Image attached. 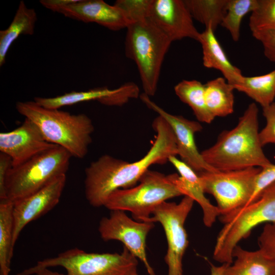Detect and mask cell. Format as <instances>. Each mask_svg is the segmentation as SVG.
<instances>
[{
    "label": "cell",
    "instance_id": "cell-1",
    "mask_svg": "<svg viewBox=\"0 0 275 275\" xmlns=\"http://www.w3.org/2000/svg\"><path fill=\"white\" fill-rule=\"evenodd\" d=\"M152 125L156 132L155 140L140 160L129 162L105 154L86 169L85 192L91 205L104 206L113 192L134 186L151 165L164 164L178 154L174 133L166 120L158 116Z\"/></svg>",
    "mask_w": 275,
    "mask_h": 275
},
{
    "label": "cell",
    "instance_id": "cell-2",
    "mask_svg": "<svg viewBox=\"0 0 275 275\" xmlns=\"http://www.w3.org/2000/svg\"><path fill=\"white\" fill-rule=\"evenodd\" d=\"M258 112L256 103H250L234 128L223 131L213 145L201 152L205 162L220 171L271 166L259 139Z\"/></svg>",
    "mask_w": 275,
    "mask_h": 275
},
{
    "label": "cell",
    "instance_id": "cell-3",
    "mask_svg": "<svg viewBox=\"0 0 275 275\" xmlns=\"http://www.w3.org/2000/svg\"><path fill=\"white\" fill-rule=\"evenodd\" d=\"M16 108L36 124L48 143L63 147L74 157L87 154L94 127L86 115L46 108L34 101L18 102Z\"/></svg>",
    "mask_w": 275,
    "mask_h": 275
},
{
    "label": "cell",
    "instance_id": "cell-4",
    "mask_svg": "<svg viewBox=\"0 0 275 275\" xmlns=\"http://www.w3.org/2000/svg\"><path fill=\"white\" fill-rule=\"evenodd\" d=\"M126 56L136 65L144 93H156L162 64L172 41L148 18L126 28Z\"/></svg>",
    "mask_w": 275,
    "mask_h": 275
},
{
    "label": "cell",
    "instance_id": "cell-5",
    "mask_svg": "<svg viewBox=\"0 0 275 275\" xmlns=\"http://www.w3.org/2000/svg\"><path fill=\"white\" fill-rule=\"evenodd\" d=\"M224 224L215 242L213 258L222 264L233 262V251L252 230L261 224L275 222V181L252 203L228 214L219 216Z\"/></svg>",
    "mask_w": 275,
    "mask_h": 275
},
{
    "label": "cell",
    "instance_id": "cell-6",
    "mask_svg": "<svg viewBox=\"0 0 275 275\" xmlns=\"http://www.w3.org/2000/svg\"><path fill=\"white\" fill-rule=\"evenodd\" d=\"M71 157L64 148L56 145L19 165L12 166L5 178L4 198L0 200L14 202L66 175Z\"/></svg>",
    "mask_w": 275,
    "mask_h": 275
},
{
    "label": "cell",
    "instance_id": "cell-7",
    "mask_svg": "<svg viewBox=\"0 0 275 275\" xmlns=\"http://www.w3.org/2000/svg\"><path fill=\"white\" fill-rule=\"evenodd\" d=\"M175 175L148 170L138 185L113 192L104 206L111 211H129L136 221L147 222L157 206L182 195L174 183Z\"/></svg>",
    "mask_w": 275,
    "mask_h": 275
},
{
    "label": "cell",
    "instance_id": "cell-8",
    "mask_svg": "<svg viewBox=\"0 0 275 275\" xmlns=\"http://www.w3.org/2000/svg\"><path fill=\"white\" fill-rule=\"evenodd\" d=\"M138 261L125 247L121 253H88L73 248L55 257L38 261L16 275H31L52 267L64 268L66 275H131L137 271Z\"/></svg>",
    "mask_w": 275,
    "mask_h": 275
},
{
    "label": "cell",
    "instance_id": "cell-9",
    "mask_svg": "<svg viewBox=\"0 0 275 275\" xmlns=\"http://www.w3.org/2000/svg\"><path fill=\"white\" fill-rule=\"evenodd\" d=\"M260 170V168L253 167L230 171H203L198 174L205 193L213 196L219 216H223L247 205Z\"/></svg>",
    "mask_w": 275,
    "mask_h": 275
},
{
    "label": "cell",
    "instance_id": "cell-10",
    "mask_svg": "<svg viewBox=\"0 0 275 275\" xmlns=\"http://www.w3.org/2000/svg\"><path fill=\"white\" fill-rule=\"evenodd\" d=\"M194 200L184 196L178 203L164 202L153 210L147 222H159L162 225L168 243L164 261L168 275H183L182 260L188 245L184 224Z\"/></svg>",
    "mask_w": 275,
    "mask_h": 275
},
{
    "label": "cell",
    "instance_id": "cell-11",
    "mask_svg": "<svg viewBox=\"0 0 275 275\" xmlns=\"http://www.w3.org/2000/svg\"><path fill=\"white\" fill-rule=\"evenodd\" d=\"M154 223L139 222L129 217L122 210H112L108 217L100 221L98 231L104 241H121L134 257L144 264L149 275H155L148 262L146 251V237L154 228Z\"/></svg>",
    "mask_w": 275,
    "mask_h": 275
},
{
    "label": "cell",
    "instance_id": "cell-12",
    "mask_svg": "<svg viewBox=\"0 0 275 275\" xmlns=\"http://www.w3.org/2000/svg\"><path fill=\"white\" fill-rule=\"evenodd\" d=\"M140 98L149 108L165 119L171 126L175 138L177 155L182 161L197 173L203 171H218L205 162L196 146L195 134L203 129L199 122L167 112L144 93Z\"/></svg>",
    "mask_w": 275,
    "mask_h": 275
},
{
    "label": "cell",
    "instance_id": "cell-13",
    "mask_svg": "<svg viewBox=\"0 0 275 275\" xmlns=\"http://www.w3.org/2000/svg\"><path fill=\"white\" fill-rule=\"evenodd\" d=\"M148 18L172 42L185 38L198 40L200 33L184 0H151Z\"/></svg>",
    "mask_w": 275,
    "mask_h": 275
},
{
    "label": "cell",
    "instance_id": "cell-14",
    "mask_svg": "<svg viewBox=\"0 0 275 275\" xmlns=\"http://www.w3.org/2000/svg\"><path fill=\"white\" fill-rule=\"evenodd\" d=\"M66 180V175H61L34 193L13 202L14 246L26 225L58 204Z\"/></svg>",
    "mask_w": 275,
    "mask_h": 275
},
{
    "label": "cell",
    "instance_id": "cell-15",
    "mask_svg": "<svg viewBox=\"0 0 275 275\" xmlns=\"http://www.w3.org/2000/svg\"><path fill=\"white\" fill-rule=\"evenodd\" d=\"M55 146L47 142L36 124L26 118L13 130L0 133L1 152L11 158L13 167Z\"/></svg>",
    "mask_w": 275,
    "mask_h": 275
},
{
    "label": "cell",
    "instance_id": "cell-16",
    "mask_svg": "<svg viewBox=\"0 0 275 275\" xmlns=\"http://www.w3.org/2000/svg\"><path fill=\"white\" fill-rule=\"evenodd\" d=\"M57 12L85 23H96L115 31L126 28L130 23L120 8L102 0H77L61 7Z\"/></svg>",
    "mask_w": 275,
    "mask_h": 275
},
{
    "label": "cell",
    "instance_id": "cell-17",
    "mask_svg": "<svg viewBox=\"0 0 275 275\" xmlns=\"http://www.w3.org/2000/svg\"><path fill=\"white\" fill-rule=\"evenodd\" d=\"M169 161L179 174L175 173V184L182 195L191 198L200 205L203 211L204 224L207 227H211L219 214L217 207L212 204L205 197L198 174L176 156H171Z\"/></svg>",
    "mask_w": 275,
    "mask_h": 275
},
{
    "label": "cell",
    "instance_id": "cell-18",
    "mask_svg": "<svg viewBox=\"0 0 275 275\" xmlns=\"http://www.w3.org/2000/svg\"><path fill=\"white\" fill-rule=\"evenodd\" d=\"M198 41L202 46L204 67L219 71L232 86L242 79L243 75L241 70L230 62L211 27H206L200 33Z\"/></svg>",
    "mask_w": 275,
    "mask_h": 275
},
{
    "label": "cell",
    "instance_id": "cell-19",
    "mask_svg": "<svg viewBox=\"0 0 275 275\" xmlns=\"http://www.w3.org/2000/svg\"><path fill=\"white\" fill-rule=\"evenodd\" d=\"M232 256L235 260L227 266L223 275H275V259L259 249L250 251L237 245Z\"/></svg>",
    "mask_w": 275,
    "mask_h": 275
},
{
    "label": "cell",
    "instance_id": "cell-20",
    "mask_svg": "<svg viewBox=\"0 0 275 275\" xmlns=\"http://www.w3.org/2000/svg\"><path fill=\"white\" fill-rule=\"evenodd\" d=\"M37 17L35 10L20 2L14 18L7 29L0 31V66L5 62L7 52L20 35L34 34Z\"/></svg>",
    "mask_w": 275,
    "mask_h": 275
},
{
    "label": "cell",
    "instance_id": "cell-21",
    "mask_svg": "<svg viewBox=\"0 0 275 275\" xmlns=\"http://www.w3.org/2000/svg\"><path fill=\"white\" fill-rule=\"evenodd\" d=\"M204 86L206 104L214 118L226 117L233 113L234 89L225 78L211 79Z\"/></svg>",
    "mask_w": 275,
    "mask_h": 275
},
{
    "label": "cell",
    "instance_id": "cell-22",
    "mask_svg": "<svg viewBox=\"0 0 275 275\" xmlns=\"http://www.w3.org/2000/svg\"><path fill=\"white\" fill-rule=\"evenodd\" d=\"M259 104L262 108L274 102L275 98V69L261 75L245 76L233 86Z\"/></svg>",
    "mask_w": 275,
    "mask_h": 275
},
{
    "label": "cell",
    "instance_id": "cell-23",
    "mask_svg": "<svg viewBox=\"0 0 275 275\" xmlns=\"http://www.w3.org/2000/svg\"><path fill=\"white\" fill-rule=\"evenodd\" d=\"M180 100L192 109L198 121L210 124L214 117L209 111L205 99V86L196 79L182 80L174 87Z\"/></svg>",
    "mask_w": 275,
    "mask_h": 275
},
{
    "label": "cell",
    "instance_id": "cell-24",
    "mask_svg": "<svg viewBox=\"0 0 275 275\" xmlns=\"http://www.w3.org/2000/svg\"><path fill=\"white\" fill-rule=\"evenodd\" d=\"M118 88H96L87 91H71L54 97H36L34 101L39 105L48 109H59L68 105L91 100H97L104 104L106 100L118 91Z\"/></svg>",
    "mask_w": 275,
    "mask_h": 275
},
{
    "label": "cell",
    "instance_id": "cell-25",
    "mask_svg": "<svg viewBox=\"0 0 275 275\" xmlns=\"http://www.w3.org/2000/svg\"><path fill=\"white\" fill-rule=\"evenodd\" d=\"M13 203L0 200V275H10L14 246L13 235Z\"/></svg>",
    "mask_w": 275,
    "mask_h": 275
},
{
    "label": "cell",
    "instance_id": "cell-26",
    "mask_svg": "<svg viewBox=\"0 0 275 275\" xmlns=\"http://www.w3.org/2000/svg\"><path fill=\"white\" fill-rule=\"evenodd\" d=\"M193 19L215 32L226 13L228 0H184Z\"/></svg>",
    "mask_w": 275,
    "mask_h": 275
},
{
    "label": "cell",
    "instance_id": "cell-27",
    "mask_svg": "<svg viewBox=\"0 0 275 275\" xmlns=\"http://www.w3.org/2000/svg\"><path fill=\"white\" fill-rule=\"evenodd\" d=\"M257 5L258 0H228L221 25L229 31L233 41L239 39L243 18L253 11Z\"/></svg>",
    "mask_w": 275,
    "mask_h": 275
},
{
    "label": "cell",
    "instance_id": "cell-28",
    "mask_svg": "<svg viewBox=\"0 0 275 275\" xmlns=\"http://www.w3.org/2000/svg\"><path fill=\"white\" fill-rule=\"evenodd\" d=\"M249 24L252 33L275 32V0H258L257 7L251 13Z\"/></svg>",
    "mask_w": 275,
    "mask_h": 275
},
{
    "label": "cell",
    "instance_id": "cell-29",
    "mask_svg": "<svg viewBox=\"0 0 275 275\" xmlns=\"http://www.w3.org/2000/svg\"><path fill=\"white\" fill-rule=\"evenodd\" d=\"M151 0H117L115 5L125 14L130 23L148 17Z\"/></svg>",
    "mask_w": 275,
    "mask_h": 275
},
{
    "label": "cell",
    "instance_id": "cell-30",
    "mask_svg": "<svg viewBox=\"0 0 275 275\" xmlns=\"http://www.w3.org/2000/svg\"><path fill=\"white\" fill-rule=\"evenodd\" d=\"M263 115L266 119L265 126L259 132V139L262 147L275 145V102L263 108Z\"/></svg>",
    "mask_w": 275,
    "mask_h": 275
},
{
    "label": "cell",
    "instance_id": "cell-31",
    "mask_svg": "<svg viewBox=\"0 0 275 275\" xmlns=\"http://www.w3.org/2000/svg\"><path fill=\"white\" fill-rule=\"evenodd\" d=\"M274 181L275 164L272 163L270 166L261 168L256 177L253 192L247 205L255 201L262 191Z\"/></svg>",
    "mask_w": 275,
    "mask_h": 275
},
{
    "label": "cell",
    "instance_id": "cell-32",
    "mask_svg": "<svg viewBox=\"0 0 275 275\" xmlns=\"http://www.w3.org/2000/svg\"><path fill=\"white\" fill-rule=\"evenodd\" d=\"M259 249L275 259V222L265 224L258 238Z\"/></svg>",
    "mask_w": 275,
    "mask_h": 275
},
{
    "label": "cell",
    "instance_id": "cell-33",
    "mask_svg": "<svg viewBox=\"0 0 275 275\" xmlns=\"http://www.w3.org/2000/svg\"><path fill=\"white\" fill-rule=\"evenodd\" d=\"M252 35L261 43L264 56L275 62V32H259L252 33Z\"/></svg>",
    "mask_w": 275,
    "mask_h": 275
},
{
    "label": "cell",
    "instance_id": "cell-34",
    "mask_svg": "<svg viewBox=\"0 0 275 275\" xmlns=\"http://www.w3.org/2000/svg\"><path fill=\"white\" fill-rule=\"evenodd\" d=\"M12 166L11 158L5 153H0V199L4 196V183L9 169Z\"/></svg>",
    "mask_w": 275,
    "mask_h": 275
},
{
    "label": "cell",
    "instance_id": "cell-35",
    "mask_svg": "<svg viewBox=\"0 0 275 275\" xmlns=\"http://www.w3.org/2000/svg\"><path fill=\"white\" fill-rule=\"evenodd\" d=\"M77 0H41L40 3L45 8L54 12L62 7L75 2Z\"/></svg>",
    "mask_w": 275,
    "mask_h": 275
},
{
    "label": "cell",
    "instance_id": "cell-36",
    "mask_svg": "<svg viewBox=\"0 0 275 275\" xmlns=\"http://www.w3.org/2000/svg\"><path fill=\"white\" fill-rule=\"evenodd\" d=\"M229 264H222L220 266H215L211 264L210 275H223L225 269Z\"/></svg>",
    "mask_w": 275,
    "mask_h": 275
},
{
    "label": "cell",
    "instance_id": "cell-37",
    "mask_svg": "<svg viewBox=\"0 0 275 275\" xmlns=\"http://www.w3.org/2000/svg\"><path fill=\"white\" fill-rule=\"evenodd\" d=\"M31 275H66L57 271L51 270L49 268H44L39 270Z\"/></svg>",
    "mask_w": 275,
    "mask_h": 275
},
{
    "label": "cell",
    "instance_id": "cell-38",
    "mask_svg": "<svg viewBox=\"0 0 275 275\" xmlns=\"http://www.w3.org/2000/svg\"><path fill=\"white\" fill-rule=\"evenodd\" d=\"M131 275H138L137 271L134 272Z\"/></svg>",
    "mask_w": 275,
    "mask_h": 275
}]
</instances>
